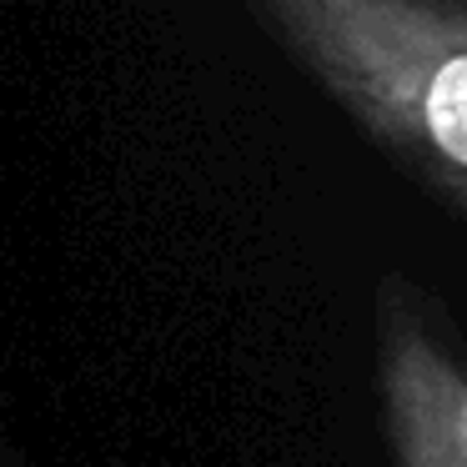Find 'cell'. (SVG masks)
<instances>
[{"label":"cell","instance_id":"obj_2","mask_svg":"<svg viewBox=\"0 0 467 467\" xmlns=\"http://www.w3.org/2000/svg\"><path fill=\"white\" fill-rule=\"evenodd\" d=\"M382 372L402 467H467V377L402 282L382 292Z\"/></svg>","mask_w":467,"mask_h":467},{"label":"cell","instance_id":"obj_1","mask_svg":"<svg viewBox=\"0 0 467 467\" xmlns=\"http://www.w3.org/2000/svg\"><path fill=\"white\" fill-rule=\"evenodd\" d=\"M412 186L467 222V0H242Z\"/></svg>","mask_w":467,"mask_h":467}]
</instances>
